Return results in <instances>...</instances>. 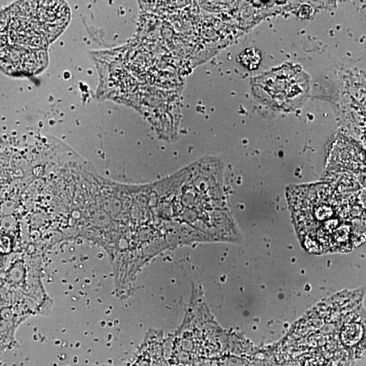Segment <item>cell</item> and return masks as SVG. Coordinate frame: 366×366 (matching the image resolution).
I'll return each mask as SVG.
<instances>
[{"label":"cell","mask_w":366,"mask_h":366,"mask_svg":"<svg viewBox=\"0 0 366 366\" xmlns=\"http://www.w3.org/2000/svg\"><path fill=\"white\" fill-rule=\"evenodd\" d=\"M357 196L342 194L328 184L298 187L289 200L302 242L313 249L336 250L363 230L366 208Z\"/></svg>","instance_id":"obj_1"},{"label":"cell","mask_w":366,"mask_h":366,"mask_svg":"<svg viewBox=\"0 0 366 366\" xmlns=\"http://www.w3.org/2000/svg\"><path fill=\"white\" fill-rule=\"evenodd\" d=\"M63 2H20L2 15L1 65L8 73L31 74L46 65L47 48L67 26Z\"/></svg>","instance_id":"obj_2"},{"label":"cell","mask_w":366,"mask_h":366,"mask_svg":"<svg viewBox=\"0 0 366 366\" xmlns=\"http://www.w3.org/2000/svg\"><path fill=\"white\" fill-rule=\"evenodd\" d=\"M240 63L250 70L257 69L261 64L262 57L255 48H246L240 55Z\"/></svg>","instance_id":"obj_3"}]
</instances>
